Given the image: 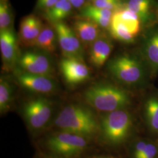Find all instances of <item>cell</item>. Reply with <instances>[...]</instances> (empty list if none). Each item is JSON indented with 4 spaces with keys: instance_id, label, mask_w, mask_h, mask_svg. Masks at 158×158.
I'll return each instance as SVG.
<instances>
[{
    "instance_id": "cb8c5ba5",
    "label": "cell",
    "mask_w": 158,
    "mask_h": 158,
    "mask_svg": "<svg viewBox=\"0 0 158 158\" xmlns=\"http://www.w3.org/2000/svg\"><path fill=\"white\" fill-rule=\"evenodd\" d=\"M12 23L11 12L6 0L0 2V29H5L11 28Z\"/></svg>"
},
{
    "instance_id": "9a60e30c",
    "label": "cell",
    "mask_w": 158,
    "mask_h": 158,
    "mask_svg": "<svg viewBox=\"0 0 158 158\" xmlns=\"http://www.w3.org/2000/svg\"><path fill=\"white\" fill-rule=\"evenodd\" d=\"M81 14L82 17L104 28L110 27L113 15L112 11L94 5L86 6L81 10Z\"/></svg>"
},
{
    "instance_id": "ffe728a7",
    "label": "cell",
    "mask_w": 158,
    "mask_h": 158,
    "mask_svg": "<svg viewBox=\"0 0 158 158\" xmlns=\"http://www.w3.org/2000/svg\"><path fill=\"white\" fill-rule=\"evenodd\" d=\"M110 29L112 36L116 40L125 43H131L134 41L135 36L123 23L114 17L111 18Z\"/></svg>"
},
{
    "instance_id": "f546056e",
    "label": "cell",
    "mask_w": 158,
    "mask_h": 158,
    "mask_svg": "<svg viewBox=\"0 0 158 158\" xmlns=\"http://www.w3.org/2000/svg\"><path fill=\"white\" fill-rule=\"evenodd\" d=\"M54 158V157H48V158Z\"/></svg>"
},
{
    "instance_id": "e0dca14e",
    "label": "cell",
    "mask_w": 158,
    "mask_h": 158,
    "mask_svg": "<svg viewBox=\"0 0 158 158\" xmlns=\"http://www.w3.org/2000/svg\"><path fill=\"white\" fill-rule=\"evenodd\" d=\"M56 32L51 27H44L32 46H36L48 53H53L56 49Z\"/></svg>"
},
{
    "instance_id": "277c9868",
    "label": "cell",
    "mask_w": 158,
    "mask_h": 158,
    "mask_svg": "<svg viewBox=\"0 0 158 158\" xmlns=\"http://www.w3.org/2000/svg\"><path fill=\"white\" fill-rule=\"evenodd\" d=\"M88 138L60 131L47 139L46 146L57 157L71 158L79 156L86 149Z\"/></svg>"
},
{
    "instance_id": "d4e9b609",
    "label": "cell",
    "mask_w": 158,
    "mask_h": 158,
    "mask_svg": "<svg viewBox=\"0 0 158 158\" xmlns=\"http://www.w3.org/2000/svg\"><path fill=\"white\" fill-rule=\"evenodd\" d=\"M93 5L113 11L118 10L121 6V1L120 0H95L93 1Z\"/></svg>"
},
{
    "instance_id": "1f68e13d",
    "label": "cell",
    "mask_w": 158,
    "mask_h": 158,
    "mask_svg": "<svg viewBox=\"0 0 158 158\" xmlns=\"http://www.w3.org/2000/svg\"></svg>"
},
{
    "instance_id": "2e32d148",
    "label": "cell",
    "mask_w": 158,
    "mask_h": 158,
    "mask_svg": "<svg viewBox=\"0 0 158 158\" xmlns=\"http://www.w3.org/2000/svg\"><path fill=\"white\" fill-rule=\"evenodd\" d=\"M72 6L68 0H59L50 9L46 11L45 17L54 24L62 22L63 19L70 15Z\"/></svg>"
},
{
    "instance_id": "8992f818",
    "label": "cell",
    "mask_w": 158,
    "mask_h": 158,
    "mask_svg": "<svg viewBox=\"0 0 158 158\" xmlns=\"http://www.w3.org/2000/svg\"><path fill=\"white\" fill-rule=\"evenodd\" d=\"M109 69L115 79L125 85H135L142 77L141 64L129 56H121L114 59L110 63Z\"/></svg>"
},
{
    "instance_id": "484cf974",
    "label": "cell",
    "mask_w": 158,
    "mask_h": 158,
    "mask_svg": "<svg viewBox=\"0 0 158 158\" xmlns=\"http://www.w3.org/2000/svg\"><path fill=\"white\" fill-rule=\"evenodd\" d=\"M158 153V146L153 143L147 142L139 158H155Z\"/></svg>"
},
{
    "instance_id": "6da1fadb",
    "label": "cell",
    "mask_w": 158,
    "mask_h": 158,
    "mask_svg": "<svg viewBox=\"0 0 158 158\" xmlns=\"http://www.w3.org/2000/svg\"><path fill=\"white\" fill-rule=\"evenodd\" d=\"M55 124L61 131L87 138L94 135L99 128V124L90 110L77 104L63 108L55 119Z\"/></svg>"
},
{
    "instance_id": "4fadbf2b",
    "label": "cell",
    "mask_w": 158,
    "mask_h": 158,
    "mask_svg": "<svg viewBox=\"0 0 158 158\" xmlns=\"http://www.w3.org/2000/svg\"><path fill=\"white\" fill-rule=\"evenodd\" d=\"M113 49L109 40L99 37L91 44L89 59L91 63L97 68H100L107 60Z\"/></svg>"
},
{
    "instance_id": "52a82bcc",
    "label": "cell",
    "mask_w": 158,
    "mask_h": 158,
    "mask_svg": "<svg viewBox=\"0 0 158 158\" xmlns=\"http://www.w3.org/2000/svg\"><path fill=\"white\" fill-rule=\"evenodd\" d=\"M59 46L64 57L84 61V52L81 42L73 29L63 22L54 24Z\"/></svg>"
},
{
    "instance_id": "8fae6325",
    "label": "cell",
    "mask_w": 158,
    "mask_h": 158,
    "mask_svg": "<svg viewBox=\"0 0 158 158\" xmlns=\"http://www.w3.org/2000/svg\"><path fill=\"white\" fill-rule=\"evenodd\" d=\"M0 48L2 60L8 65L16 60L18 46L16 35L11 28L0 31Z\"/></svg>"
},
{
    "instance_id": "83f0119b",
    "label": "cell",
    "mask_w": 158,
    "mask_h": 158,
    "mask_svg": "<svg viewBox=\"0 0 158 158\" xmlns=\"http://www.w3.org/2000/svg\"><path fill=\"white\" fill-rule=\"evenodd\" d=\"M147 143V142L144 141L138 142L136 143L134 147V152H133L134 158H139L143 151V149L146 146Z\"/></svg>"
},
{
    "instance_id": "9c48e42d",
    "label": "cell",
    "mask_w": 158,
    "mask_h": 158,
    "mask_svg": "<svg viewBox=\"0 0 158 158\" xmlns=\"http://www.w3.org/2000/svg\"><path fill=\"white\" fill-rule=\"evenodd\" d=\"M19 84L23 88L38 94H50L56 89V84L51 77L25 72L17 76Z\"/></svg>"
},
{
    "instance_id": "f1b7e54d",
    "label": "cell",
    "mask_w": 158,
    "mask_h": 158,
    "mask_svg": "<svg viewBox=\"0 0 158 158\" xmlns=\"http://www.w3.org/2000/svg\"><path fill=\"white\" fill-rule=\"evenodd\" d=\"M72 4V6L75 8H80L85 3V0H68Z\"/></svg>"
},
{
    "instance_id": "44dd1931",
    "label": "cell",
    "mask_w": 158,
    "mask_h": 158,
    "mask_svg": "<svg viewBox=\"0 0 158 158\" xmlns=\"http://www.w3.org/2000/svg\"><path fill=\"white\" fill-rule=\"evenodd\" d=\"M12 88L10 83L5 79L0 80V112L4 114L8 111L11 106Z\"/></svg>"
},
{
    "instance_id": "4316f807",
    "label": "cell",
    "mask_w": 158,
    "mask_h": 158,
    "mask_svg": "<svg viewBox=\"0 0 158 158\" xmlns=\"http://www.w3.org/2000/svg\"><path fill=\"white\" fill-rule=\"evenodd\" d=\"M59 0H38L37 6L40 9L46 11L50 9Z\"/></svg>"
},
{
    "instance_id": "5bb4252c",
    "label": "cell",
    "mask_w": 158,
    "mask_h": 158,
    "mask_svg": "<svg viewBox=\"0 0 158 158\" xmlns=\"http://www.w3.org/2000/svg\"><path fill=\"white\" fill-rule=\"evenodd\" d=\"M73 31L80 42L85 44H91L100 37L99 26L89 19L76 21Z\"/></svg>"
},
{
    "instance_id": "ac0fdd59",
    "label": "cell",
    "mask_w": 158,
    "mask_h": 158,
    "mask_svg": "<svg viewBox=\"0 0 158 158\" xmlns=\"http://www.w3.org/2000/svg\"><path fill=\"white\" fill-rule=\"evenodd\" d=\"M113 17L123 23L134 36L139 32L140 19L134 12L128 8L115 11Z\"/></svg>"
},
{
    "instance_id": "3957f363",
    "label": "cell",
    "mask_w": 158,
    "mask_h": 158,
    "mask_svg": "<svg viewBox=\"0 0 158 158\" xmlns=\"http://www.w3.org/2000/svg\"><path fill=\"white\" fill-rule=\"evenodd\" d=\"M98 124L102 139L110 145H117L128 137L133 123L131 114L125 109H120L106 113Z\"/></svg>"
},
{
    "instance_id": "5b68a950",
    "label": "cell",
    "mask_w": 158,
    "mask_h": 158,
    "mask_svg": "<svg viewBox=\"0 0 158 158\" xmlns=\"http://www.w3.org/2000/svg\"><path fill=\"white\" fill-rule=\"evenodd\" d=\"M52 111L51 102L43 97L27 102L23 108V116L29 129L38 131L45 127L51 119Z\"/></svg>"
},
{
    "instance_id": "7a4b0ae2",
    "label": "cell",
    "mask_w": 158,
    "mask_h": 158,
    "mask_svg": "<svg viewBox=\"0 0 158 158\" xmlns=\"http://www.w3.org/2000/svg\"><path fill=\"white\" fill-rule=\"evenodd\" d=\"M84 98L91 107L106 113L125 109L130 102V97L125 91L106 84L94 85L89 88L84 93Z\"/></svg>"
},
{
    "instance_id": "7402d4cb",
    "label": "cell",
    "mask_w": 158,
    "mask_h": 158,
    "mask_svg": "<svg viewBox=\"0 0 158 158\" xmlns=\"http://www.w3.org/2000/svg\"><path fill=\"white\" fill-rule=\"evenodd\" d=\"M127 8L134 12L142 22H145L150 16V0H130Z\"/></svg>"
},
{
    "instance_id": "d6986e66",
    "label": "cell",
    "mask_w": 158,
    "mask_h": 158,
    "mask_svg": "<svg viewBox=\"0 0 158 158\" xmlns=\"http://www.w3.org/2000/svg\"><path fill=\"white\" fill-rule=\"evenodd\" d=\"M145 114L147 125L151 131L158 133V98H149L145 104Z\"/></svg>"
},
{
    "instance_id": "603a6c76",
    "label": "cell",
    "mask_w": 158,
    "mask_h": 158,
    "mask_svg": "<svg viewBox=\"0 0 158 158\" xmlns=\"http://www.w3.org/2000/svg\"><path fill=\"white\" fill-rule=\"evenodd\" d=\"M146 54L152 67L158 68V33L149 39L146 46Z\"/></svg>"
},
{
    "instance_id": "4dcf8cb0",
    "label": "cell",
    "mask_w": 158,
    "mask_h": 158,
    "mask_svg": "<svg viewBox=\"0 0 158 158\" xmlns=\"http://www.w3.org/2000/svg\"><path fill=\"white\" fill-rule=\"evenodd\" d=\"M89 1H95V0H89Z\"/></svg>"
},
{
    "instance_id": "30bf717a",
    "label": "cell",
    "mask_w": 158,
    "mask_h": 158,
    "mask_svg": "<svg viewBox=\"0 0 158 158\" xmlns=\"http://www.w3.org/2000/svg\"><path fill=\"white\" fill-rule=\"evenodd\" d=\"M60 70L69 85H76L89 79L90 72L82 60L64 57L60 63Z\"/></svg>"
},
{
    "instance_id": "ba28073f",
    "label": "cell",
    "mask_w": 158,
    "mask_h": 158,
    "mask_svg": "<svg viewBox=\"0 0 158 158\" xmlns=\"http://www.w3.org/2000/svg\"><path fill=\"white\" fill-rule=\"evenodd\" d=\"M20 66L29 73L51 77L53 68L50 60L45 55L34 52L23 53L19 59Z\"/></svg>"
},
{
    "instance_id": "7c38bea8",
    "label": "cell",
    "mask_w": 158,
    "mask_h": 158,
    "mask_svg": "<svg viewBox=\"0 0 158 158\" xmlns=\"http://www.w3.org/2000/svg\"><path fill=\"white\" fill-rule=\"evenodd\" d=\"M44 27L41 21L37 17L34 15L25 17L19 27V36L23 43L26 46H32Z\"/></svg>"
}]
</instances>
